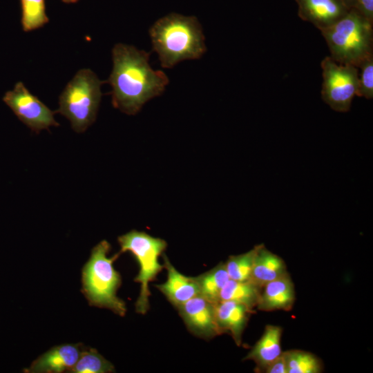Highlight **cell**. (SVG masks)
I'll return each mask as SVG.
<instances>
[{
    "label": "cell",
    "instance_id": "obj_13",
    "mask_svg": "<svg viewBox=\"0 0 373 373\" xmlns=\"http://www.w3.org/2000/svg\"><path fill=\"white\" fill-rule=\"evenodd\" d=\"M164 268L167 271L166 280L156 287L172 305L178 307L199 295L195 277H189L179 272L165 256Z\"/></svg>",
    "mask_w": 373,
    "mask_h": 373
},
{
    "label": "cell",
    "instance_id": "obj_3",
    "mask_svg": "<svg viewBox=\"0 0 373 373\" xmlns=\"http://www.w3.org/2000/svg\"><path fill=\"white\" fill-rule=\"evenodd\" d=\"M111 248L110 243L103 240L92 249L82 271V292L90 305L108 309L124 316L126 303L117 296L121 276L113 265L120 253L108 257Z\"/></svg>",
    "mask_w": 373,
    "mask_h": 373
},
{
    "label": "cell",
    "instance_id": "obj_4",
    "mask_svg": "<svg viewBox=\"0 0 373 373\" xmlns=\"http://www.w3.org/2000/svg\"><path fill=\"white\" fill-rule=\"evenodd\" d=\"M321 31L330 57L336 62L358 68L372 55V22L353 8L335 23Z\"/></svg>",
    "mask_w": 373,
    "mask_h": 373
},
{
    "label": "cell",
    "instance_id": "obj_15",
    "mask_svg": "<svg viewBox=\"0 0 373 373\" xmlns=\"http://www.w3.org/2000/svg\"><path fill=\"white\" fill-rule=\"evenodd\" d=\"M283 329L277 325H267L260 338L245 357V360L253 361L258 372L278 358L283 353L281 336Z\"/></svg>",
    "mask_w": 373,
    "mask_h": 373
},
{
    "label": "cell",
    "instance_id": "obj_16",
    "mask_svg": "<svg viewBox=\"0 0 373 373\" xmlns=\"http://www.w3.org/2000/svg\"><path fill=\"white\" fill-rule=\"evenodd\" d=\"M288 274L283 259L260 244L254 260L250 280L262 288L267 283Z\"/></svg>",
    "mask_w": 373,
    "mask_h": 373
},
{
    "label": "cell",
    "instance_id": "obj_2",
    "mask_svg": "<svg viewBox=\"0 0 373 373\" xmlns=\"http://www.w3.org/2000/svg\"><path fill=\"white\" fill-rule=\"evenodd\" d=\"M149 35L153 49L165 68L184 60L200 59L207 50L201 25L195 17L168 15L151 26Z\"/></svg>",
    "mask_w": 373,
    "mask_h": 373
},
{
    "label": "cell",
    "instance_id": "obj_9",
    "mask_svg": "<svg viewBox=\"0 0 373 373\" xmlns=\"http://www.w3.org/2000/svg\"><path fill=\"white\" fill-rule=\"evenodd\" d=\"M214 304L198 295L177 309L191 332L208 339L222 334L216 321Z\"/></svg>",
    "mask_w": 373,
    "mask_h": 373
},
{
    "label": "cell",
    "instance_id": "obj_6",
    "mask_svg": "<svg viewBox=\"0 0 373 373\" xmlns=\"http://www.w3.org/2000/svg\"><path fill=\"white\" fill-rule=\"evenodd\" d=\"M120 254L128 251L138 262L140 269L134 280L140 284V291L135 302V311L145 314L149 309V283L164 268L159 257L166 247L165 240L153 237L145 232L132 230L117 238Z\"/></svg>",
    "mask_w": 373,
    "mask_h": 373
},
{
    "label": "cell",
    "instance_id": "obj_19",
    "mask_svg": "<svg viewBox=\"0 0 373 373\" xmlns=\"http://www.w3.org/2000/svg\"><path fill=\"white\" fill-rule=\"evenodd\" d=\"M287 373H320L323 371L321 361L309 352L291 350L283 352Z\"/></svg>",
    "mask_w": 373,
    "mask_h": 373
},
{
    "label": "cell",
    "instance_id": "obj_11",
    "mask_svg": "<svg viewBox=\"0 0 373 373\" xmlns=\"http://www.w3.org/2000/svg\"><path fill=\"white\" fill-rule=\"evenodd\" d=\"M298 15L322 30L341 19L349 11L343 0H296Z\"/></svg>",
    "mask_w": 373,
    "mask_h": 373
},
{
    "label": "cell",
    "instance_id": "obj_21",
    "mask_svg": "<svg viewBox=\"0 0 373 373\" xmlns=\"http://www.w3.org/2000/svg\"><path fill=\"white\" fill-rule=\"evenodd\" d=\"M260 246V244L244 254L229 257L224 264L229 279L238 281L250 280L254 260Z\"/></svg>",
    "mask_w": 373,
    "mask_h": 373
},
{
    "label": "cell",
    "instance_id": "obj_24",
    "mask_svg": "<svg viewBox=\"0 0 373 373\" xmlns=\"http://www.w3.org/2000/svg\"><path fill=\"white\" fill-rule=\"evenodd\" d=\"M352 8L365 18L373 21V0H355Z\"/></svg>",
    "mask_w": 373,
    "mask_h": 373
},
{
    "label": "cell",
    "instance_id": "obj_8",
    "mask_svg": "<svg viewBox=\"0 0 373 373\" xmlns=\"http://www.w3.org/2000/svg\"><path fill=\"white\" fill-rule=\"evenodd\" d=\"M2 99L21 122L36 133L59 125L54 118L55 111L32 95L21 82L7 91Z\"/></svg>",
    "mask_w": 373,
    "mask_h": 373
},
{
    "label": "cell",
    "instance_id": "obj_23",
    "mask_svg": "<svg viewBox=\"0 0 373 373\" xmlns=\"http://www.w3.org/2000/svg\"><path fill=\"white\" fill-rule=\"evenodd\" d=\"M358 68H360L361 71L358 75L356 95L372 99L373 97V56L366 58Z\"/></svg>",
    "mask_w": 373,
    "mask_h": 373
},
{
    "label": "cell",
    "instance_id": "obj_20",
    "mask_svg": "<svg viewBox=\"0 0 373 373\" xmlns=\"http://www.w3.org/2000/svg\"><path fill=\"white\" fill-rule=\"evenodd\" d=\"M113 365L94 348L83 347L80 356L70 373H110Z\"/></svg>",
    "mask_w": 373,
    "mask_h": 373
},
{
    "label": "cell",
    "instance_id": "obj_12",
    "mask_svg": "<svg viewBox=\"0 0 373 373\" xmlns=\"http://www.w3.org/2000/svg\"><path fill=\"white\" fill-rule=\"evenodd\" d=\"M216 321L221 332H229L237 345H240L245 328L253 309L231 300L214 304Z\"/></svg>",
    "mask_w": 373,
    "mask_h": 373
},
{
    "label": "cell",
    "instance_id": "obj_5",
    "mask_svg": "<svg viewBox=\"0 0 373 373\" xmlns=\"http://www.w3.org/2000/svg\"><path fill=\"white\" fill-rule=\"evenodd\" d=\"M103 82L91 70H78L59 95V113L77 133L84 132L95 120L102 97Z\"/></svg>",
    "mask_w": 373,
    "mask_h": 373
},
{
    "label": "cell",
    "instance_id": "obj_27",
    "mask_svg": "<svg viewBox=\"0 0 373 373\" xmlns=\"http://www.w3.org/2000/svg\"><path fill=\"white\" fill-rule=\"evenodd\" d=\"M62 2L65 3H75L77 2L79 0H61Z\"/></svg>",
    "mask_w": 373,
    "mask_h": 373
},
{
    "label": "cell",
    "instance_id": "obj_14",
    "mask_svg": "<svg viewBox=\"0 0 373 373\" xmlns=\"http://www.w3.org/2000/svg\"><path fill=\"white\" fill-rule=\"evenodd\" d=\"M294 301V285L288 274L263 286L256 307L265 312L289 311Z\"/></svg>",
    "mask_w": 373,
    "mask_h": 373
},
{
    "label": "cell",
    "instance_id": "obj_17",
    "mask_svg": "<svg viewBox=\"0 0 373 373\" xmlns=\"http://www.w3.org/2000/svg\"><path fill=\"white\" fill-rule=\"evenodd\" d=\"M261 291L262 288L250 280L229 279L220 291L219 301L231 300L254 309L257 306Z\"/></svg>",
    "mask_w": 373,
    "mask_h": 373
},
{
    "label": "cell",
    "instance_id": "obj_25",
    "mask_svg": "<svg viewBox=\"0 0 373 373\" xmlns=\"http://www.w3.org/2000/svg\"><path fill=\"white\" fill-rule=\"evenodd\" d=\"M262 372L265 373H287L286 361L283 353L276 360L269 363Z\"/></svg>",
    "mask_w": 373,
    "mask_h": 373
},
{
    "label": "cell",
    "instance_id": "obj_10",
    "mask_svg": "<svg viewBox=\"0 0 373 373\" xmlns=\"http://www.w3.org/2000/svg\"><path fill=\"white\" fill-rule=\"evenodd\" d=\"M81 343L54 346L32 362L24 370L28 373L70 372L83 349Z\"/></svg>",
    "mask_w": 373,
    "mask_h": 373
},
{
    "label": "cell",
    "instance_id": "obj_26",
    "mask_svg": "<svg viewBox=\"0 0 373 373\" xmlns=\"http://www.w3.org/2000/svg\"><path fill=\"white\" fill-rule=\"evenodd\" d=\"M343 1L345 3L346 6L350 9L354 6L355 0H343Z\"/></svg>",
    "mask_w": 373,
    "mask_h": 373
},
{
    "label": "cell",
    "instance_id": "obj_22",
    "mask_svg": "<svg viewBox=\"0 0 373 373\" xmlns=\"http://www.w3.org/2000/svg\"><path fill=\"white\" fill-rule=\"evenodd\" d=\"M21 26L23 31L29 32L43 27L48 23L46 13L45 0H20Z\"/></svg>",
    "mask_w": 373,
    "mask_h": 373
},
{
    "label": "cell",
    "instance_id": "obj_18",
    "mask_svg": "<svg viewBox=\"0 0 373 373\" xmlns=\"http://www.w3.org/2000/svg\"><path fill=\"white\" fill-rule=\"evenodd\" d=\"M199 295L209 301L216 303L219 301L220 291L229 280L225 264L219 263L209 271L195 277Z\"/></svg>",
    "mask_w": 373,
    "mask_h": 373
},
{
    "label": "cell",
    "instance_id": "obj_7",
    "mask_svg": "<svg viewBox=\"0 0 373 373\" xmlns=\"http://www.w3.org/2000/svg\"><path fill=\"white\" fill-rule=\"evenodd\" d=\"M323 70L321 96L330 108L338 112H347L356 95L358 84V68L341 64L325 57L321 64Z\"/></svg>",
    "mask_w": 373,
    "mask_h": 373
},
{
    "label": "cell",
    "instance_id": "obj_1",
    "mask_svg": "<svg viewBox=\"0 0 373 373\" xmlns=\"http://www.w3.org/2000/svg\"><path fill=\"white\" fill-rule=\"evenodd\" d=\"M149 55L120 43L113 48V66L107 82L112 87L113 106L126 114H136L147 101L161 95L169 84L164 73L151 67Z\"/></svg>",
    "mask_w": 373,
    "mask_h": 373
}]
</instances>
